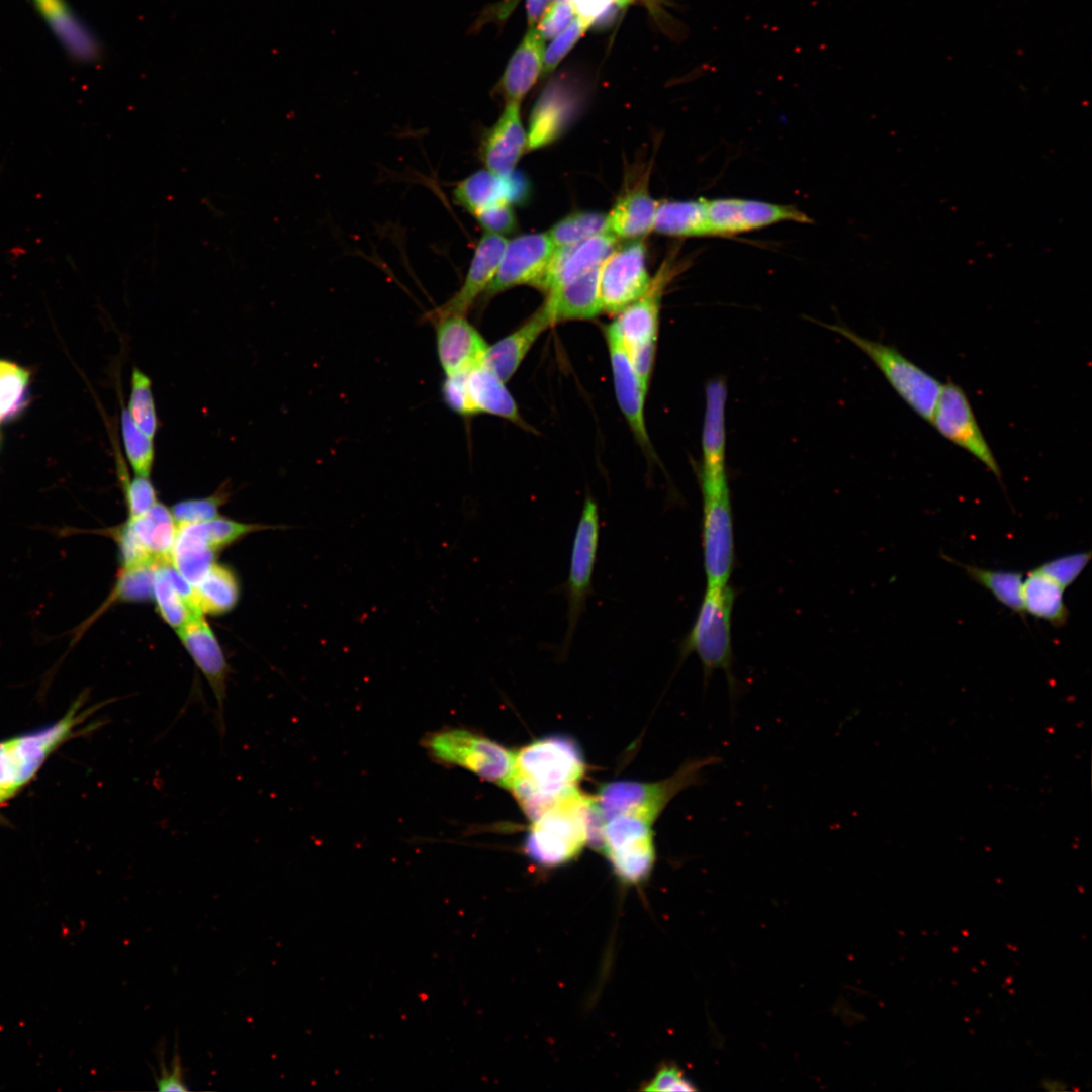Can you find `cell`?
Returning <instances> with one entry per match:
<instances>
[{
	"label": "cell",
	"mask_w": 1092,
	"mask_h": 1092,
	"mask_svg": "<svg viewBox=\"0 0 1092 1092\" xmlns=\"http://www.w3.org/2000/svg\"><path fill=\"white\" fill-rule=\"evenodd\" d=\"M29 381L27 370L0 359V423L24 410L29 399Z\"/></svg>",
	"instance_id": "74e56055"
},
{
	"label": "cell",
	"mask_w": 1092,
	"mask_h": 1092,
	"mask_svg": "<svg viewBox=\"0 0 1092 1092\" xmlns=\"http://www.w3.org/2000/svg\"><path fill=\"white\" fill-rule=\"evenodd\" d=\"M600 539V513L597 502L592 495L584 499L576 525L569 561V570L564 593L567 601V628L560 645L561 654H566L586 606L587 598L593 594V575L597 560Z\"/></svg>",
	"instance_id": "30bf717a"
},
{
	"label": "cell",
	"mask_w": 1092,
	"mask_h": 1092,
	"mask_svg": "<svg viewBox=\"0 0 1092 1092\" xmlns=\"http://www.w3.org/2000/svg\"><path fill=\"white\" fill-rule=\"evenodd\" d=\"M599 829L594 797L576 787L531 820L524 851L538 866H562L578 856L587 843L595 846Z\"/></svg>",
	"instance_id": "7a4b0ae2"
},
{
	"label": "cell",
	"mask_w": 1092,
	"mask_h": 1092,
	"mask_svg": "<svg viewBox=\"0 0 1092 1092\" xmlns=\"http://www.w3.org/2000/svg\"><path fill=\"white\" fill-rule=\"evenodd\" d=\"M239 596L240 586L234 572L214 563L193 586L192 601L202 614L221 615L237 605Z\"/></svg>",
	"instance_id": "836d02e7"
},
{
	"label": "cell",
	"mask_w": 1092,
	"mask_h": 1092,
	"mask_svg": "<svg viewBox=\"0 0 1092 1092\" xmlns=\"http://www.w3.org/2000/svg\"><path fill=\"white\" fill-rule=\"evenodd\" d=\"M468 388L477 414L485 413L521 423L517 404L500 380L482 364L467 375Z\"/></svg>",
	"instance_id": "1f68e13d"
},
{
	"label": "cell",
	"mask_w": 1092,
	"mask_h": 1092,
	"mask_svg": "<svg viewBox=\"0 0 1092 1092\" xmlns=\"http://www.w3.org/2000/svg\"><path fill=\"white\" fill-rule=\"evenodd\" d=\"M170 1069L160 1059V1073L156 1076L157 1088L161 1091H185L187 1087L183 1080V1069L179 1055L175 1053Z\"/></svg>",
	"instance_id": "db71d44e"
},
{
	"label": "cell",
	"mask_w": 1092,
	"mask_h": 1092,
	"mask_svg": "<svg viewBox=\"0 0 1092 1092\" xmlns=\"http://www.w3.org/2000/svg\"><path fill=\"white\" fill-rule=\"evenodd\" d=\"M574 113V104L566 92L549 87L533 108L527 148L535 150L555 141L567 127Z\"/></svg>",
	"instance_id": "83f0119b"
},
{
	"label": "cell",
	"mask_w": 1092,
	"mask_h": 1092,
	"mask_svg": "<svg viewBox=\"0 0 1092 1092\" xmlns=\"http://www.w3.org/2000/svg\"><path fill=\"white\" fill-rule=\"evenodd\" d=\"M632 1L633 0H618V7L622 8V7L626 6V5H628L629 3H631Z\"/></svg>",
	"instance_id": "91938a15"
},
{
	"label": "cell",
	"mask_w": 1092,
	"mask_h": 1092,
	"mask_svg": "<svg viewBox=\"0 0 1092 1092\" xmlns=\"http://www.w3.org/2000/svg\"><path fill=\"white\" fill-rule=\"evenodd\" d=\"M193 525L200 537L216 552L243 538L247 534L268 529V527L265 526L240 523L219 516L205 522L194 523Z\"/></svg>",
	"instance_id": "7bdbcfd3"
},
{
	"label": "cell",
	"mask_w": 1092,
	"mask_h": 1092,
	"mask_svg": "<svg viewBox=\"0 0 1092 1092\" xmlns=\"http://www.w3.org/2000/svg\"><path fill=\"white\" fill-rule=\"evenodd\" d=\"M216 553L189 524L178 528L171 562L194 586L215 563Z\"/></svg>",
	"instance_id": "e575fe53"
},
{
	"label": "cell",
	"mask_w": 1092,
	"mask_h": 1092,
	"mask_svg": "<svg viewBox=\"0 0 1092 1092\" xmlns=\"http://www.w3.org/2000/svg\"><path fill=\"white\" fill-rule=\"evenodd\" d=\"M155 567L154 564L121 567L105 606L115 602H145L152 599Z\"/></svg>",
	"instance_id": "b9f144b4"
},
{
	"label": "cell",
	"mask_w": 1092,
	"mask_h": 1092,
	"mask_svg": "<svg viewBox=\"0 0 1092 1092\" xmlns=\"http://www.w3.org/2000/svg\"><path fill=\"white\" fill-rule=\"evenodd\" d=\"M658 203L643 187L622 195L607 215L608 232L616 238L636 239L653 230Z\"/></svg>",
	"instance_id": "f1b7e54d"
},
{
	"label": "cell",
	"mask_w": 1092,
	"mask_h": 1092,
	"mask_svg": "<svg viewBox=\"0 0 1092 1092\" xmlns=\"http://www.w3.org/2000/svg\"><path fill=\"white\" fill-rule=\"evenodd\" d=\"M548 5L549 0H526L527 19L530 27L536 25Z\"/></svg>",
	"instance_id": "9f6ffc18"
},
{
	"label": "cell",
	"mask_w": 1092,
	"mask_h": 1092,
	"mask_svg": "<svg viewBox=\"0 0 1092 1092\" xmlns=\"http://www.w3.org/2000/svg\"><path fill=\"white\" fill-rule=\"evenodd\" d=\"M618 0H570L575 16L592 26L599 19L610 15L613 8L618 7Z\"/></svg>",
	"instance_id": "f5cc1de1"
},
{
	"label": "cell",
	"mask_w": 1092,
	"mask_h": 1092,
	"mask_svg": "<svg viewBox=\"0 0 1092 1092\" xmlns=\"http://www.w3.org/2000/svg\"><path fill=\"white\" fill-rule=\"evenodd\" d=\"M645 1091H695L696 1087L674 1065H663L643 1088Z\"/></svg>",
	"instance_id": "816d5d0a"
},
{
	"label": "cell",
	"mask_w": 1092,
	"mask_h": 1092,
	"mask_svg": "<svg viewBox=\"0 0 1092 1092\" xmlns=\"http://www.w3.org/2000/svg\"><path fill=\"white\" fill-rule=\"evenodd\" d=\"M930 423L941 436L973 455L1001 479L1000 466L962 387L951 381L942 384Z\"/></svg>",
	"instance_id": "8fae6325"
},
{
	"label": "cell",
	"mask_w": 1092,
	"mask_h": 1092,
	"mask_svg": "<svg viewBox=\"0 0 1092 1092\" xmlns=\"http://www.w3.org/2000/svg\"><path fill=\"white\" fill-rule=\"evenodd\" d=\"M652 824L635 816L619 815L601 823L597 848L625 884L647 880L655 863Z\"/></svg>",
	"instance_id": "9c48e42d"
},
{
	"label": "cell",
	"mask_w": 1092,
	"mask_h": 1092,
	"mask_svg": "<svg viewBox=\"0 0 1092 1092\" xmlns=\"http://www.w3.org/2000/svg\"><path fill=\"white\" fill-rule=\"evenodd\" d=\"M520 103L507 102L496 122L486 130L480 144V158L486 169L502 177L511 175L527 148V133L520 116Z\"/></svg>",
	"instance_id": "ffe728a7"
},
{
	"label": "cell",
	"mask_w": 1092,
	"mask_h": 1092,
	"mask_svg": "<svg viewBox=\"0 0 1092 1092\" xmlns=\"http://www.w3.org/2000/svg\"><path fill=\"white\" fill-rule=\"evenodd\" d=\"M727 383L722 377L708 381L702 431V467L699 476L719 477L726 472L725 406Z\"/></svg>",
	"instance_id": "603a6c76"
},
{
	"label": "cell",
	"mask_w": 1092,
	"mask_h": 1092,
	"mask_svg": "<svg viewBox=\"0 0 1092 1092\" xmlns=\"http://www.w3.org/2000/svg\"><path fill=\"white\" fill-rule=\"evenodd\" d=\"M574 16L570 2L553 1L546 7L535 26L544 40L551 39L562 32Z\"/></svg>",
	"instance_id": "681fc988"
},
{
	"label": "cell",
	"mask_w": 1092,
	"mask_h": 1092,
	"mask_svg": "<svg viewBox=\"0 0 1092 1092\" xmlns=\"http://www.w3.org/2000/svg\"><path fill=\"white\" fill-rule=\"evenodd\" d=\"M710 236H731L781 221L809 223L799 209L759 200L739 198L706 199Z\"/></svg>",
	"instance_id": "4fadbf2b"
},
{
	"label": "cell",
	"mask_w": 1092,
	"mask_h": 1092,
	"mask_svg": "<svg viewBox=\"0 0 1092 1092\" xmlns=\"http://www.w3.org/2000/svg\"><path fill=\"white\" fill-rule=\"evenodd\" d=\"M670 270V266H662L647 292L621 310L613 322L627 351L656 343L660 298Z\"/></svg>",
	"instance_id": "7402d4cb"
},
{
	"label": "cell",
	"mask_w": 1092,
	"mask_h": 1092,
	"mask_svg": "<svg viewBox=\"0 0 1092 1092\" xmlns=\"http://www.w3.org/2000/svg\"><path fill=\"white\" fill-rule=\"evenodd\" d=\"M553 1L569 2L570 0H553Z\"/></svg>",
	"instance_id": "94428289"
},
{
	"label": "cell",
	"mask_w": 1092,
	"mask_h": 1092,
	"mask_svg": "<svg viewBox=\"0 0 1092 1092\" xmlns=\"http://www.w3.org/2000/svg\"><path fill=\"white\" fill-rule=\"evenodd\" d=\"M1090 551H1080L1051 559L1036 567L1064 589L1073 584L1091 560Z\"/></svg>",
	"instance_id": "f6af8a7d"
},
{
	"label": "cell",
	"mask_w": 1092,
	"mask_h": 1092,
	"mask_svg": "<svg viewBox=\"0 0 1092 1092\" xmlns=\"http://www.w3.org/2000/svg\"><path fill=\"white\" fill-rule=\"evenodd\" d=\"M655 348L656 343H649L627 351L633 367L646 389L648 388V382L653 367Z\"/></svg>",
	"instance_id": "11a10c76"
},
{
	"label": "cell",
	"mask_w": 1092,
	"mask_h": 1092,
	"mask_svg": "<svg viewBox=\"0 0 1092 1092\" xmlns=\"http://www.w3.org/2000/svg\"><path fill=\"white\" fill-rule=\"evenodd\" d=\"M180 641L210 686L217 704L221 735L225 730L224 701L228 697L229 663L218 640L202 614L177 630Z\"/></svg>",
	"instance_id": "9a60e30c"
},
{
	"label": "cell",
	"mask_w": 1092,
	"mask_h": 1092,
	"mask_svg": "<svg viewBox=\"0 0 1092 1092\" xmlns=\"http://www.w3.org/2000/svg\"><path fill=\"white\" fill-rule=\"evenodd\" d=\"M126 524L155 564L171 561L179 527L169 508L157 502L144 514L128 518Z\"/></svg>",
	"instance_id": "4316f807"
},
{
	"label": "cell",
	"mask_w": 1092,
	"mask_h": 1092,
	"mask_svg": "<svg viewBox=\"0 0 1092 1092\" xmlns=\"http://www.w3.org/2000/svg\"><path fill=\"white\" fill-rule=\"evenodd\" d=\"M1041 1087L1049 1092H1062L1068 1089L1066 1082L1056 1078H1045L1041 1081Z\"/></svg>",
	"instance_id": "6f0895ef"
},
{
	"label": "cell",
	"mask_w": 1092,
	"mask_h": 1092,
	"mask_svg": "<svg viewBox=\"0 0 1092 1092\" xmlns=\"http://www.w3.org/2000/svg\"><path fill=\"white\" fill-rule=\"evenodd\" d=\"M83 704L77 701L66 715L40 730L0 742V790L10 798L26 785L63 742L73 735L88 711L78 714Z\"/></svg>",
	"instance_id": "52a82bcc"
},
{
	"label": "cell",
	"mask_w": 1092,
	"mask_h": 1092,
	"mask_svg": "<svg viewBox=\"0 0 1092 1092\" xmlns=\"http://www.w3.org/2000/svg\"><path fill=\"white\" fill-rule=\"evenodd\" d=\"M424 746L440 762L465 768L505 789L509 785L515 753L490 738L467 729L447 728L427 736Z\"/></svg>",
	"instance_id": "ba28073f"
},
{
	"label": "cell",
	"mask_w": 1092,
	"mask_h": 1092,
	"mask_svg": "<svg viewBox=\"0 0 1092 1092\" xmlns=\"http://www.w3.org/2000/svg\"><path fill=\"white\" fill-rule=\"evenodd\" d=\"M727 476H699L703 502V562L707 586L728 584L735 564L733 512Z\"/></svg>",
	"instance_id": "8992f818"
},
{
	"label": "cell",
	"mask_w": 1092,
	"mask_h": 1092,
	"mask_svg": "<svg viewBox=\"0 0 1092 1092\" xmlns=\"http://www.w3.org/2000/svg\"><path fill=\"white\" fill-rule=\"evenodd\" d=\"M1065 589L1036 568L1027 573L1022 585L1025 614L1042 619L1056 628L1067 624L1069 610L1064 602Z\"/></svg>",
	"instance_id": "4dcf8cb0"
},
{
	"label": "cell",
	"mask_w": 1092,
	"mask_h": 1092,
	"mask_svg": "<svg viewBox=\"0 0 1092 1092\" xmlns=\"http://www.w3.org/2000/svg\"><path fill=\"white\" fill-rule=\"evenodd\" d=\"M606 337L619 406L637 440L643 446H648L649 440L644 419V399L647 389L636 373L614 323L607 327Z\"/></svg>",
	"instance_id": "d6986e66"
},
{
	"label": "cell",
	"mask_w": 1092,
	"mask_h": 1092,
	"mask_svg": "<svg viewBox=\"0 0 1092 1092\" xmlns=\"http://www.w3.org/2000/svg\"><path fill=\"white\" fill-rule=\"evenodd\" d=\"M617 4H618V1H617Z\"/></svg>",
	"instance_id": "6125c7cd"
},
{
	"label": "cell",
	"mask_w": 1092,
	"mask_h": 1092,
	"mask_svg": "<svg viewBox=\"0 0 1092 1092\" xmlns=\"http://www.w3.org/2000/svg\"><path fill=\"white\" fill-rule=\"evenodd\" d=\"M123 485L128 518L144 514L158 502L155 487L149 476L136 475L132 479H125Z\"/></svg>",
	"instance_id": "c3c4849f"
},
{
	"label": "cell",
	"mask_w": 1092,
	"mask_h": 1092,
	"mask_svg": "<svg viewBox=\"0 0 1092 1092\" xmlns=\"http://www.w3.org/2000/svg\"><path fill=\"white\" fill-rule=\"evenodd\" d=\"M735 592L729 585L706 586L694 624L679 645L681 659L695 652L708 681L714 671L726 672L730 692L736 691L732 674V611Z\"/></svg>",
	"instance_id": "277c9868"
},
{
	"label": "cell",
	"mask_w": 1092,
	"mask_h": 1092,
	"mask_svg": "<svg viewBox=\"0 0 1092 1092\" xmlns=\"http://www.w3.org/2000/svg\"><path fill=\"white\" fill-rule=\"evenodd\" d=\"M607 232V215L595 211H578L556 222L547 234L555 247H561Z\"/></svg>",
	"instance_id": "ab89813d"
},
{
	"label": "cell",
	"mask_w": 1092,
	"mask_h": 1092,
	"mask_svg": "<svg viewBox=\"0 0 1092 1092\" xmlns=\"http://www.w3.org/2000/svg\"><path fill=\"white\" fill-rule=\"evenodd\" d=\"M467 375L468 372L446 376L441 388L445 404L462 417L477 414L469 392Z\"/></svg>",
	"instance_id": "7dc6e473"
},
{
	"label": "cell",
	"mask_w": 1092,
	"mask_h": 1092,
	"mask_svg": "<svg viewBox=\"0 0 1092 1092\" xmlns=\"http://www.w3.org/2000/svg\"><path fill=\"white\" fill-rule=\"evenodd\" d=\"M544 39L531 26L510 58L498 89L507 102L520 103L543 72Z\"/></svg>",
	"instance_id": "d4e9b609"
},
{
	"label": "cell",
	"mask_w": 1092,
	"mask_h": 1092,
	"mask_svg": "<svg viewBox=\"0 0 1092 1092\" xmlns=\"http://www.w3.org/2000/svg\"><path fill=\"white\" fill-rule=\"evenodd\" d=\"M585 762L580 747L566 736L536 739L515 753L507 789L530 820L577 787Z\"/></svg>",
	"instance_id": "6da1fadb"
},
{
	"label": "cell",
	"mask_w": 1092,
	"mask_h": 1092,
	"mask_svg": "<svg viewBox=\"0 0 1092 1092\" xmlns=\"http://www.w3.org/2000/svg\"><path fill=\"white\" fill-rule=\"evenodd\" d=\"M432 322L439 362L446 376L466 373L482 364L488 345L465 315H444Z\"/></svg>",
	"instance_id": "2e32d148"
},
{
	"label": "cell",
	"mask_w": 1092,
	"mask_h": 1092,
	"mask_svg": "<svg viewBox=\"0 0 1092 1092\" xmlns=\"http://www.w3.org/2000/svg\"><path fill=\"white\" fill-rule=\"evenodd\" d=\"M127 411L135 425L149 437L155 438L159 421L152 392V381L141 369L131 373Z\"/></svg>",
	"instance_id": "f35d334b"
},
{
	"label": "cell",
	"mask_w": 1092,
	"mask_h": 1092,
	"mask_svg": "<svg viewBox=\"0 0 1092 1092\" xmlns=\"http://www.w3.org/2000/svg\"><path fill=\"white\" fill-rule=\"evenodd\" d=\"M721 760L707 756L687 761L673 776L663 781L642 783L617 780L600 787L594 806L600 823L619 815H631L651 824L679 792L703 782L702 769Z\"/></svg>",
	"instance_id": "3957f363"
},
{
	"label": "cell",
	"mask_w": 1092,
	"mask_h": 1092,
	"mask_svg": "<svg viewBox=\"0 0 1092 1092\" xmlns=\"http://www.w3.org/2000/svg\"><path fill=\"white\" fill-rule=\"evenodd\" d=\"M616 241L617 238L607 232L574 244L555 247L536 287L548 293L602 266L614 251Z\"/></svg>",
	"instance_id": "e0dca14e"
},
{
	"label": "cell",
	"mask_w": 1092,
	"mask_h": 1092,
	"mask_svg": "<svg viewBox=\"0 0 1092 1092\" xmlns=\"http://www.w3.org/2000/svg\"><path fill=\"white\" fill-rule=\"evenodd\" d=\"M601 266L547 293L544 301L553 324L569 320H586L603 311L600 295Z\"/></svg>",
	"instance_id": "484cf974"
},
{
	"label": "cell",
	"mask_w": 1092,
	"mask_h": 1092,
	"mask_svg": "<svg viewBox=\"0 0 1092 1092\" xmlns=\"http://www.w3.org/2000/svg\"><path fill=\"white\" fill-rule=\"evenodd\" d=\"M653 230L677 237L710 236L706 199L658 203Z\"/></svg>",
	"instance_id": "d6a6232c"
},
{
	"label": "cell",
	"mask_w": 1092,
	"mask_h": 1092,
	"mask_svg": "<svg viewBox=\"0 0 1092 1092\" xmlns=\"http://www.w3.org/2000/svg\"><path fill=\"white\" fill-rule=\"evenodd\" d=\"M554 250L548 234H527L507 242L497 272L484 293L493 296L521 284L536 287Z\"/></svg>",
	"instance_id": "5bb4252c"
},
{
	"label": "cell",
	"mask_w": 1092,
	"mask_h": 1092,
	"mask_svg": "<svg viewBox=\"0 0 1092 1092\" xmlns=\"http://www.w3.org/2000/svg\"><path fill=\"white\" fill-rule=\"evenodd\" d=\"M965 569L967 575L975 582L990 592L993 597L1003 606L1007 607L1020 617H1025L1022 602L1023 575L1017 571L992 570L980 568L974 565L962 564L950 560Z\"/></svg>",
	"instance_id": "d590c367"
},
{
	"label": "cell",
	"mask_w": 1092,
	"mask_h": 1092,
	"mask_svg": "<svg viewBox=\"0 0 1092 1092\" xmlns=\"http://www.w3.org/2000/svg\"><path fill=\"white\" fill-rule=\"evenodd\" d=\"M34 2L59 38L74 57L86 62L96 61L100 58L101 48L99 42L73 15L63 0H34Z\"/></svg>",
	"instance_id": "f546056e"
},
{
	"label": "cell",
	"mask_w": 1092,
	"mask_h": 1092,
	"mask_svg": "<svg viewBox=\"0 0 1092 1092\" xmlns=\"http://www.w3.org/2000/svg\"><path fill=\"white\" fill-rule=\"evenodd\" d=\"M589 26L575 17L570 24L557 36L544 52L543 72L550 74L562 59L569 53Z\"/></svg>",
	"instance_id": "bcb514c9"
},
{
	"label": "cell",
	"mask_w": 1092,
	"mask_h": 1092,
	"mask_svg": "<svg viewBox=\"0 0 1092 1092\" xmlns=\"http://www.w3.org/2000/svg\"><path fill=\"white\" fill-rule=\"evenodd\" d=\"M528 188L526 178L515 171L502 177L484 169L460 181L453 190V197L456 203L474 215L496 203L524 202Z\"/></svg>",
	"instance_id": "44dd1931"
},
{
	"label": "cell",
	"mask_w": 1092,
	"mask_h": 1092,
	"mask_svg": "<svg viewBox=\"0 0 1092 1092\" xmlns=\"http://www.w3.org/2000/svg\"><path fill=\"white\" fill-rule=\"evenodd\" d=\"M553 324L544 304L519 329L488 346L482 365L507 382L540 335Z\"/></svg>",
	"instance_id": "cb8c5ba5"
},
{
	"label": "cell",
	"mask_w": 1092,
	"mask_h": 1092,
	"mask_svg": "<svg viewBox=\"0 0 1092 1092\" xmlns=\"http://www.w3.org/2000/svg\"><path fill=\"white\" fill-rule=\"evenodd\" d=\"M861 350L880 369L897 394L918 416L931 422L942 383L892 346L870 340L851 329L824 324Z\"/></svg>",
	"instance_id": "5b68a950"
},
{
	"label": "cell",
	"mask_w": 1092,
	"mask_h": 1092,
	"mask_svg": "<svg viewBox=\"0 0 1092 1092\" xmlns=\"http://www.w3.org/2000/svg\"><path fill=\"white\" fill-rule=\"evenodd\" d=\"M120 425L123 448L130 467L136 475L150 476L155 459L154 439L135 425L124 407Z\"/></svg>",
	"instance_id": "60d3db41"
},
{
	"label": "cell",
	"mask_w": 1092,
	"mask_h": 1092,
	"mask_svg": "<svg viewBox=\"0 0 1092 1092\" xmlns=\"http://www.w3.org/2000/svg\"><path fill=\"white\" fill-rule=\"evenodd\" d=\"M651 280L646 268V248L643 241L635 240L614 249L601 266L600 295L603 310L619 313L647 292Z\"/></svg>",
	"instance_id": "7c38bea8"
},
{
	"label": "cell",
	"mask_w": 1092,
	"mask_h": 1092,
	"mask_svg": "<svg viewBox=\"0 0 1092 1092\" xmlns=\"http://www.w3.org/2000/svg\"><path fill=\"white\" fill-rule=\"evenodd\" d=\"M153 599L163 620L176 631L202 614L190 600L176 589L161 563L155 567Z\"/></svg>",
	"instance_id": "8d00e7d4"
},
{
	"label": "cell",
	"mask_w": 1092,
	"mask_h": 1092,
	"mask_svg": "<svg viewBox=\"0 0 1092 1092\" xmlns=\"http://www.w3.org/2000/svg\"><path fill=\"white\" fill-rule=\"evenodd\" d=\"M478 223L486 233L505 235L513 232L517 220L512 204L500 202L481 209L474 214Z\"/></svg>",
	"instance_id": "f907efd6"
},
{
	"label": "cell",
	"mask_w": 1092,
	"mask_h": 1092,
	"mask_svg": "<svg viewBox=\"0 0 1092 1092\" xmlns=\"http://www.w3.org/2000/svg\"><path fill=\"white\" fill-rule=\"evenodd\" d=\"M507 242L502 235L486 232L483 234L461 287L445 303L429 313L431 321L450 314L466 315L496 274Z\"/></svg>",
	"instance_id": "ac0fdd59"
},
{
	"label": "cell",
	"mask_w": 1092,
	"mask_h": 1092,
	"mask_svg": "<svg viewBox=\"0 0 1092 1092\" xmlns=\"http://www.w3.org/2000/svg\"><path fill=\"white\" fill-rule=\"evenodd\" d=\"M228 495L229 492L220 488L206 497L180 500L172 507L171 512L178 527L205 522L219 516V509Z\"/></svg>",
	"instance_id": "ee69618b"
},
{
	"label": "cell",
	"mask_w": 1092,
	"mask_h": 1092,
	"mask_svg": "<svg viewBox=\"0 0 1092 1092\" xmlns=\"http://www.w3.org/2000/svg\"><path fill=\"white\" fill-rule=\"evenodd\" d=\"M9 799L10 797L0 790V805Z\"/></svg>",
	"instance_id": "680465c9"
}]
</instances>
